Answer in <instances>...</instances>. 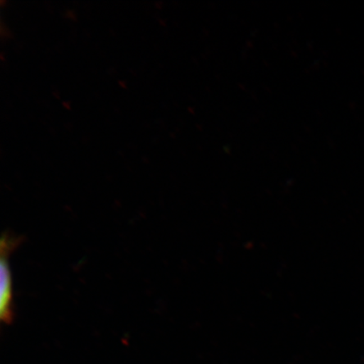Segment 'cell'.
Segmentation results:
<instances>
[{
	"mask_svg": "<svg viewBox=\"0 0 364 364\" xmlns=\"http://www.w3.org/2000/svg\"><path fill=\"white\" fill-rule=\"evenodd\" d=\"M22 238L6 232L0 242V273H1V288H0V318L4 324L11 325L15 317L13 304L12 277L9 258L14 250L19 247Z\"/></svg>",
	"mask_w": 364,
	"mask_h": 364,
	"instance_id": "6da1fadb",
	"label": "cell"
}]
</instances>
